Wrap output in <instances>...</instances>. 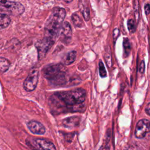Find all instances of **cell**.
I'll list each match as a JSON object with an SVG mask.
<instances>
[{
	"label": "cell",
	"instance_id": "cell-1",
	"mask_svg": "<svg viewBox=\"0 0 150 150\" xmlns=\"http://www.w3.org/2000/svg\"><path fill=\"white\" fill-rule=\"evenodd\" d=\"M86 95V91L82 88L57 92L50 98L51 106L59 112L81 111Z\"/></svg>",
	"mask_w": 150,
	"mask_h": 150
},
{
	"label": "cell",
	"instance_id": "cell-2",
	"mask_svg": "<svg viewBox=\"0 0 150 150\" xmlns=\"http://www.w3.org/2000/svg\"><path fill=\"white\" fill-rule=\"evenodd\" d=\"M65 16L66 11L64 8L55 7L53 9L45 26V36L55 40L59 35Z\"/></svg>",
	"mask_w": 150,
	"mask_h": 150
},
{
	"label": "cell",
	"instance_id": "cell-3",
	"mask_svg": "<svg viewBox=\"0 0 150 150\" xmlns=\"http://www.w3.org/2000/svg\"><path fill=\"white\" fill-rule=\"evenodd\" d=\"M44 77L55 86H63L67 81L66 69L62 64H52L42 70Z\"/></svg>",
	"mask_w": 150,
	"mask_h": 150
},
{
	"label": "cell",
	"instance_id": "cell-4",
	"mask_svg": "<svg viewBox=\"0 0 150 150\" xmlns=\"http://www.w3.org/2000/svg\"><path fill=\"white\" fill-rule=\"evenodd\" d=\"M54 40L50 38L45 36L42 39H40L35 43V46L38 50V59H42L45 57L46 53L52 46Z\"/></svg>",
	"mask_w": 150,
	"mask_h": 150
},
{
	"label": "cell",
	"instance_id": "cell-5",
	"mask_svg": "<svg viewBox=\"0 0 150 150\" xmlns=\"http://www.w3.org/2000/svg\"><path fill=\"white\" fill-rule=\"evenodd\" d=\"M0 6L5 7L13 15H20L25 11L23 6L13 0H0Z\"/></svg>",
	"mask_w": 150,
	"mask_h": 150
},
{
	"label": "cell",
	"instance_id": "cell-6",
	"mask_svg": "<svg viewBox=\"0 0 150 150\" xmlns=\"http://www.w3.org/2000/svg\"><path fill=\"white\" fill-rule=\"evenodd\" d=\"M38 76L39 72L36 69L30 72L23 82V88L26 91H32L35 89L38 81Z\"/></svg>",
	"mask_w": 150,
	"mask_h": 150
},
{
	"label": "cell",
	"instance_id": "cell-7",
	"mask_svg": "<svg viewBox=\"0 0 150 150\" xmlns=\"http://www.w3.org/2000/svg\"><path fill=\"white\" fill-rule=\"evenodd\" d=\"M150 132V121L142 119L139 120L135 127V135L138 138H144L146 133Z\"/></svg>",
	"mask_w": 150,
	"mask_h": 150
},
{
	"label": "cell",
	"instance_id": "cell-8",
	"mask_svg": "<svg viewBox=\"0 0 150 150\" xmlns=\"http://www.w3.org/2000/svg\"><path fill=\"white\" fill-rule=\"evenodd\" d=\"M72 31L70 23L67 22H64L62 23L59 32V37L60 40L63 42H69L71 39Z\"/></svg>",
	"mask_w": 150,
	"mask_h": 150
},
{
	"label": "cell",
	"instance_id": "cell-9",
	"mask_svg": "<svg viewBox=\"0 0 150 150\" xmlns=\"http://www.w3.org/2000/svg\"><path fill=\"white\" fill-rule=\"evenodd\" d=\"M27 127L30 132L35 134L43 135L46 131L45 127L40 122L36 121H30L28 122Z\"/></svg>",
	"mask_w": 150,
	"mask_h": 150
},
{
	"label": "cell",
	"instance_id": "cell-10",
	"mask_svg": "<svg viewBox=\"0 0 150 150\" xmlns=\"http://www.w3.org/2000/svg\"><path fill=\"white\" fill-rule=\"evenodd\" d=\"M80 121V117L77 116H72L64 118L62 121V124L66 128H73L77 127L79 124Z\"/></svg>",
	"mask_w": 150,
	"mask_h": 150
},
{
	"label": "cell",
	"instance_id": "cell-11",
	"mask_svg": "<svg viewBox=\"0 0 150 150\" xmlns=\"http://www.w3.org/2000/svg\"><path fill=\"white\" fill-rule=\"evenodd\" d=\"M35 142L42 150H56L54 144L48 140L39 138L35 139Z\"/></svg>",
	"mask_w": 150,
	"mask_h": 150
},
{
	"label": "cell",
	"instance_id": "cell-12",
	"mask_svg": "<svg viewBox=\"0 0 150 150\" xmlns=\"http://www.w3.org/2000/svg\"><path fill=\"white\" fill-rule=\"evenodd\" d=\"M79 7L86 21H88L90 18V11L88 5L84 0H79Z\"/></svg>",
	"mask_w": 150,
	"mask_h": 150
},
{
	"label": "cell",
	"instance_id": "cell-13",
	"mask_svg": "<svg viewBox=\"0 0 150 150\" xmlns=\"http://www.w3.org/2000/svg\"><path fill=\"white\" fill-rule=\"evenodd\" d=\"M11 22V19L6 13L0 12V29L6 28Z\"/></svg>",
	"mask_w": 150,
	"mask_h": 150
},
{
	"label": "cell",
	"instance_id": "cell-14",
	"mask_svg": "<svg viewBox=\"0 0 150 150\" xmlns=\"http://www.w3.org/2000/svg\"><path fill=\"white\" fill-rule=\"evenodd\" d=\"M10 66V62L4 57H0V71L2 73L6 71Z\"/></svg>",
	"mask_w": 150,
	"mask_h": 150
},
{
	"label": "cell",
	"instance_id": "cell-15",
	"mask_svg": "<svg viewBox=\"0 0 150 150\" xmlns=\"http://www.w3.org/2000/svg\"><path fill=\"white\" fill-rule=\"evenodd\" d=\"M76 58V51H71L69 52L67 56L66 57L64 60V64H70L73 63Z\"/></svg>",
	"mask_w": 150,
	"mask_h": 150
},
{
	"label": "cell",
	"instance_id": "cell-16",
	"mask_svg": "<svg viewBox=\"0 0 150 150\" xmlns=\"http://www.w3.org/2000/svg\"><path fill=\"white\" fill-rule=\"evenodd\" d=\"M72 21L76 27L81 28L83 26V22L80 17L76 13H74L71 16Z\"/></svg>",
	"mask_w": 150,
	"mask_h": 150
},
{
	"label": "cell",
	"instance_id": "cell-17",
	"mask_svg": "<svg viewBox=\"0 0 150 150\" xmlns=\"http://www.w3.org/2000/svg\"><path fill=\"white\" fill-rule=\"evenodd\" d=\"M127 26L130 33H134L136 30V23L132 19H129L127 22Z\"/></svg>",
	"mask_w": 150,
	"mask_h": 150
},
{
	"label": "cell",
	"instance_id": "cell-18",
	"mask_svg": "<svg viewBox=\"0 0 150 150\" xmlns=\"http://www.w3.org/2000/svg\"><path fill=\"white\" fill-rule=\"evenodd\" d=\"M123 46H124V52L127 55H128L131 51V46L129 40L127 38H125L124 39L123 42Z\"/></svg>",
	"mask_w": 150,
	"mask_h": 150
},
{
	"label": "cell",
	"instance_id": "cell-19",
	"mask_svg": "<svg viewBox=\"0 0 150 150\" xmlns=\"http://www.w3.org/2000/svg\"><path fill=\"white\" fill-rule=\"evenodd\" d=\"M98 67H99V73L101 77H105L107 76V73L105 69V67L101 61H100L98 64Z\"/></svg>",
	"mask_w": 150,
	"mask_h": 150
},
{
	"label": "cell",
	"instance_id": "cell-20",
	"mask_svg": "<svg viewBox=\"0 0 150 150\" xmlns=\"http://www.w3.org/2000/svg\"><path fill=\"white\" fill-rule=\"evenodd\" d=\"M138 7H139V4L138 0H135L134 4V12H135V16L137 20L139 18V12H138Z\"/></svg>",
	"mask_w": 150,
	"mask_h": 150
},
{
	"label": "cell",
	"instance_id": "cell-21",
	"mask_svg": "<svg viewBox=\"0 0 150 150\" xmlns=\"http://www.w3.org/2000/svg\"><path fill=\"white\" fill-rule=\"evenodd\" d=\"M119 34H120V30L118 29L117 28H115L113 30V33H112V36H113V39H114V42L115 41V40L118 38V36H119Z\"/></svg>",
	"mask_w": 150,
	"mask_h": 150
},
{
	"label": "cell",
	"instance_id": "cell-22",
	"mask_svg": "<svg viewBox=\"0 0 150 150\" xmlns=\"http://www.w3.org/2000/svg\"><path fill=\"white\" fill-rule=\"evenodd\" d=\"M144 70H145V63H144V61H142L140 63V65H139V71L141 73H143L144 72Z\"/></svg>",
	"mask_w": 150,
	"mask_h": 150
},
{
	"label": "cell",
	"instance_id": "cell-23",
	"mask_svg": "<svg viewBox=\"0 0 150 150\" xmlns=\"http://www.w3.org/2000/svg\"><path fill=\"white\" fill-rule=\"evenodd\" d=\"M145 12L146 15H148L150 12V5L148 4L145 5Z\"/></svg>",
	"mask_w": 150,
	"mask_h": 150
},
{
	"label": "cell",
	"instance_id": "cell-24",
	"mask_svg": "<svg viewBox=\"0 0 150 150\" xmlns=\"http://www.w3.org/2000/svg\"><path fill=\"white\" fill-rule=\"evenodd\" d=\"M145 112L148 115L150 116V103L146 105L145 107Z\"/></svg>",
	"mask_w": 150,
	"mask_h": 150
},
{
	"label": "cell",
	"instance_id": "cell-25",
	"mask_svg": "<svg viewBox=\"0 0 150 150\" xmlns=\"http://www.w3.org/2000/svg\"><path fill=\"white\" fill-rule=\"evenodd\" d=\"M72 1H73V0H64V1H65V2H67V3H70V2H71Z\"/></svg>",
	"mask_w": 150,
	"mask_h": 150
}]
</instances>
